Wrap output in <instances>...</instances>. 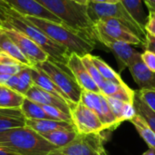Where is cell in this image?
I'll return each instance as SVG.
<instances>
[{"label":"cell","mask_w":155,"mask_h":155,"mask_svg":"<svg viewBox=\"0 0 155 155\" xmlns=\"http://www.w3.org/2000/svg\"><path fill=\"white\" fill-rule=\"evenodd\" d=\"M33 25L47 35L54 42L66 48L70 54L79 56L89 54L95 48L96 43L84 34L60 23L51 22L32 16H24Z\"/></svg>","instance_id":"obj_1"},{"label":"cell","mask_w":155,"mask_h":155,"mask_svg":"<svg viewBox=\"0 0 155 155\" xmlns=\"http://www.w3.org/2000/svg\"><path fill=\"white\" fill-rule=\"evenodd\" d=\"M0 148L17 155H47L56 149L27 126L0 133Z\"/></svg>","instance_id":"obj_2"},{"label":"cell","mask_w":155,"mask_h":155,"mask_svg":"<svg viewBox=\"0 0 155 155\" xmlns=\"http://www.w3.org/2000/svg\"><path fill=\"white\" fill-rule=\"evenodd\" d=\"M5 13L6 15V21L2 27L14 28L25 34L48 54L49 59L59 64H67L71 54L66 48L54 42L47 35L33 25L23 15L16 13L15 11L7 8L5 9Z\"/></svg>","instance_id":"obj_3"},{"label":"cell","mask_w":155,"mask_h":155,"mask_svg":"<svg viewBox=\"0 0 155 155\" xmlns=\"http://www.w3.org/2000/svg\"><path fill=\"white\" fill-rule=\"evenodd\" d=\"M52 14L56 15L64 25L84 34L97 43L94 23L87 15L86 5L73 0H35Z\"/></svg>","instance_id":"obj_4"},{"label":"cell","mask_w":155,"mask_h":155,"mask_svg":"<svg viewBox=\"0 0 155 155\" xmlns=\"http://www.w3.org/2000/svg\"><path fill=\"white\" fill-rule=\"evenodd\" d=\"M34 66L45 72L53 80V82L66 96L72 107L80 102L83 89L78 84L66 64L47 59L46 61L36 64Z\"/></svg>","instance_id":"obj_5"},{"label":"cell","mask_w":155,"mask_h":155,"mask_svg":"<svg viewBox=\"0 0 155 155\" xmlns=\"http://www.w3.org/2000/svg\"><path fill=\"white\" fill-rule=\"evenodd\" d=\"M87 15L93 23L104 18H114L122 22L134 34L144 41L146 35L145 29L141 26L124 6L119 2L116 4H101L89 1L86 5Z\"/></svg>","instance_id":"obj_6"},{"label":"cell","mask_w":155,"mask_h":155,"mask_svg":"<svg viewBox=\"0 0 155 155\" xmlns=\"http://www.w3.org/2000/svg\"><path fill=\"white\" fill-rule=\"evenodd\" d=\"M104 143L102 133L77 134L70 143L53 150L47 155H106Z\"/></svg>","instance_id":"obj_7"},{"label":"cell","mask_w":155,"mask_h":155,"mask_svg":"<svg viewBox=\"0 0 155 155\" xmlns=\"http://www.w3.org/2000/svg\"><path fill=\"white\" fill-rule=\"evenodd\" d=\"M94 33L105 35L116 41L126 43L130 45L143 47V40L128 29L122 22L114 18H104L94 23Z\"/></svg>","instance_id":"obj_8"},{"label":"cell","mask_w":155,"mask_h":155,"mask_svg":"<svg viewBox=\"0 0 155 155\" xmlns=\"http://www.w3.org/2000/svg\"><path fill=\"white\" fill-rule=\"evenodd\" d=\"M71 118L78 134H99L105 131L98 115L81 101L71 108Z\"/></svg>","instance_id":"obj_9"},{"label":"cell","mask_w":155,"mask_h":155,"mask_svg":"<svg viewBox=\"0 0 155 155\" xmlns=\"http://www.w3.org/2000/svg\"><path fill=\"white\" fill-rule=\"evenodd\" d=\"M80 101L98 115L105 130H113L120 125L109 106L106 97L101 93L83 90Z\"/></svg>","instance_id":"obj_10"},{"label":"cell","mask_w":155,"mask_h":155,"mask_svg":"<svg viewBox=\"0 0 155 155\" xmlns=\"http://www.w3.org/2000/svg\"><path fill=\"white\" fill-rule=\"evenodd\" d=\"M95 40L97 43L99 42L112 52L117 62L118 72L120 74L124 70L128 68L129 65L135 59L141 56L140 52H138L126 43L114 40L100 34H95Z\"/></svg>","instance_id":"obj_11"},{"label":"cell","mask_w":155,"mask_h":155,"mask_svg":"<svg viewBox=\"0 0 155 155\" xmlns=\"http://www.w3.org/2000/svg\"><path fill=\"white\" fill-rule=\"evenodd\" d=\"M3 28L6 33V35L10 37V39L17 45V47L22 52V54L31 63L32 66L49 59L48 54L25 34L14 28H9V27H3Z\"/></svg>","instance_id":"obj_12"},{"label":"cell","mask_w":155,"mask_h":155,"mask_svg":"<svg viewBox=\"0 0 155 155\" xmlns=\"http://www.w3.org/2000/svg\"><path fill=\"white\" fill-rule=\"evenodd\" d=\"M10 9L23 16H32L63 24L62 21L35 0H3Z\"/></svg>","instance_id":"obj_13"},{"label":"cell","mask_w":155,"mask_h":155,"mask_svg":"<svg viewBox=\"0 0 155 155\" xmlns=\"http://www.w3.org/2000/svg\"><path fill=\"white\" fill-rule=\"evenodd\" d=\"M66 65L70 69L76 82L83 90L94 93H100L98 85L89 74L87 69L83 64L81 56L77 55L76 54H71Z\"/></svg>","instance_id":"obj_14"},{"label":"cell","mask_w":155,"mask_h":155,"mask_svg":"<svg viewBox=\"0 0 155 155\" xmlns=\"http://www.w3.org/2000/svg\"><path fill=\"white\" fill-rule=\"evenodd\" d=\"M139 90H155V72L151 71L142 61L141 56L128 67Z\"/></svg>","instance_id":"obj_15"},{"label":"cell","mask_w":155,"mask_h":155,"mask_svg":"<svg viewBox=\"0 0 155 155\" xmlns=\"http://www.w3.org/2000/svg\"><path fill=\"white\" fill-rule=\"evenodd\" d=\"M25 97L28 99L41 104V105H51L56 108L61 109L65 114L71 115V105L64 100L60 99L48 92L43 90L42 88L38 87L35 84H33L31 88L25 94Z\"/></svg>","instance_id":"obj_16"},{"label":"cell","mask_w":155,"mask_h":155,"mask_svg":"<svg viewBox=\"0 0 155 155\" xmlns=\"http://www.w3.org/2000/svg\"><path fill=\"white\" fill-rule=\"evenodd\" d=\"M99 90L105 97H113L128 103H134L136 94V92L131 89L126 84H121L107 80H104L99 86Z\"/></svg>","instance_id":"obj_17"},{"label":"cell","mask_w":155,"mask_h":155,"mask_svg":"<svg viewBox=\"0 0 155 155\" xmlns=\"http://www.w3.org/2000/svg\"><path fill=\"white\" fill-rule=\"evenodd\" d=\"M25 117L20 108H0V133L25 126Z\"/></svg>","instance_id":"obj_18"},{"label":"cell","mask_w":155,"mask_h":155,"mask_svg":"<svg viewBox=\"0 0 155 155\" xmlns=\"http://www.w3.org/2000/svg\"><path fill=\"white\" fill-rule=\"evenodd\" d=\"M31 75H32V80H33L34 84L48 92L49 94L66 101L70 104L66 96L63 94V92L58 88V86L53 82V80L45 72H43L42 70H40L39 68L35 66H31Z\"/></svg>","instance_id":"obj_19"},{"label":"cell","mask_w":155,"mask_h":155,"mask_svg":"<svg viewBox=\"0 0 155 155\" xmlns=\"http://www.w3.org/2000/svg\"><path fill=\"white\" fill-rule=\"evenodd\" d=\"M25 126L29 127L33 131L39 134L50 133L56 130H73L74 126L72 123L54 121L51 119H38V120H28L25 121ZM75 130V129H74Z\"/></svg>","instance_id":"obj_20"},{"label":"cell","mask_w":155,"mask_h":155,"mask_svg":"<svg viewBox=\"0 0 155 155\" xmlns=\"http://www.w3.org/2000/svg\"><path fill=\"white\" fill-rule=\"evenodd\" d=\"M106 99L114 115L120 124L124 121H131L137 114L134 103L124 102L113 97H106Z\"/></svg>","instance_id":"obj_21"},{"label":"cell","mask_w":155,"mask_h":155,"mask_svg":"<svg viewBox=\"0 0 155 155\" xmlns=\"http://www.w3.org/2000/svg\"><path fill=\"white\" fill-rule=\"evenodd\" d=\"M0 51L7 54L25 66H32L31 63L22 54L17 45L6 35L3 27H0Z\"/></svg>","instance_id":"obj_22"},{"label":"cell","mask_w":155,"mask_h":155,"mask_svg":"<svg viewBox=\"0 0 155 155\" xmlns=\"http://www.w3.org/2000/svg\"><path fill=\"white\" fill-rule=\"evenodd\" d=\"M77 132L73 130H56L50 133L41 134L47 142L54 145L56 148H60L67 145L77 136Z\"/></svg>","instance_id":"obj_23"},{"label":"cell","mask_w":155,"mask_h":155,"mask_svg":"<svg viewBox=\"0 0 155 155\" xmlns=\"http://www.w3.org/2000/svg\"><path fill=\"white\" fill-rule=\"evenodd\" d=\"M24 99V95L0 84V108H20Z\"/></svg>","instance_id":"obj_24"},{"label":"cell","mask_w":155,"mask_h":155,"mask_svg":"<svg viewBox=\"0 0 155 155\" xmlns=\"http://www.w3.org/2000/svg\"><path fill=\"white\" fill-rule=\"evenodd\" d=\"M130 122L134 125L136 131L143 139V141L147 143L149 148L155 150V134L152 128L148 125L146 121L139 114H137Z\"/></svg>","instance_id":"obj_25"},{"label":"cell","mask_w":155,"mask_h":155,"mask_svg":"<svg viewBox=\"0 0 155 155\" xmlns=\"http://www.w3.org/2000/svg\"><path fill=\"white\" fill-rule=\"evenodd\" d=\"M20 109L25 115V119L28 120H38V119H50L45 114L41 104L28 99L25 96V99L20 106Z\"/></svg>","instance_id":"obj_26"},{"label":"cell","mask_w":155,"mask_h":155,"mask_svg":"<svg viewBox=\"0 0 155 155\" xmlns=\"http://www.w3.org/2000/svg\"><path fill=\"white\" fill-rule=\"evenodd\" d=\"M91 59L93 61V63L94 64V65L96 66L97 70L99 71L100 74L103 76V78L104 80H107V81H112V82H114V83H117V84H125L120 74L115 72L108 64H106L102 58H100L99 56H96V55H93L91 54Z\"/></svg>","instance_id":"obj_27"},{"label":"cell","mask_w":155,"mask_h":155,"mask_svg":"<svg viewBox=\"0 0 155 155\" xmlns=\"http://www.w3.org/2000/svg\"><path fill=\"white\" fill-rule=\"evenodd\" d=\"M120 3L135 19V21L144 28L147 15L143 6V0H120Z\"/></svg>","instance_id":"obj_28"},{"label":"cell","mask_w":155,"mask_h":155,"mask_svg":"<svg viewBox=\"0 0 155 155\" xmlns=\"http://www.w3.org/2000/svg\"><path fill=\"white\" fill-rule=\"evenodd\" d=\"M34 84L31 75V66H24L18 73V83L15 91L25 96L28 90Z\"/></svg>","instance_id":"obj_29"},{"label":"cell","mask_w":155,"mask_h":155,"mask_svg":"<svg viewBox=\"0 0 155 155\" xmlns=\"http://www.w3.org/2000/svg\"><path fill=\"white\" fill-rule=\"evenodd\" d=\"M134 104L136 108L137 114H139L148 124L155 134V113L152 111L143 102H142L135 94Z\"/></svg>","instance_id":"obj_30"},{"label":"cell","mask_w":155,"mask_h":155,"mask_svg":"<svg viewBox=\"0 0 155 155\" xmlns=\"http://www.w3.org/2000/svg\"><path fill=\"white\" fill-rule=\"evenodd\" d=\"M82 58V61H83V64H84L85 68L87 69L89 74L91 75V77L93 78V80L95 82V84L98 85V87L104 83V79L103 78V76L100 74L99 71L97 70L96 66L94 65V64L93 63L92 59H91V54H85L84 56L81 57Z\"/></svg>","instance_id":"obj_31"},{"label":"cell","mask_w":155,"mask_h":155,"mask_svg":"<svg viewBox=\"0 0 155 155\" xmlns=\"http://www.w3.org/2000/svg\"><path fill=\"white\" fill-rule=\"evenodd\" d=\"M44 108L45 114L51 120L54 121H60V122H67V123H72V118L71 115L68 114H65L64 111H62L59 108L51 106V105H42Z\"/></svg>","instance_id":"obj_32"},{"label":"cell","mask_w":155,"mask_h":155,"mask_svg":"<svg viewBox=\"0 0 155 155\" xmlns=\"http://www.w3.org/2000/svg\"><path fill=\"white\" fill-rule=\"evenodd\" d=\"M25 65L22 64H0V84L5 85L11 75L18 74Z\"/></svg>","instance_id":"obj_33"},{"label":"cell","mask_w":155,"mask_h":155,"mask_svg":"<svg viewBox=\"0 0 155 155\" xmlns=\"http://www.w3.org/2000/svg\"><path fill=\"white\" fill-rule=\"evenodd\" d=\"M136 96L155 113V90H139Z\"/></svg>","instance_id":"obj_34"},{"label":"cell","mask_w":155,"mask_h":155,"mask_svg":"<svg viewBox=\"0 0 155 155\" xmlns=\"http://www.w3.org/2000/svg\"><path fill=\"white\" fill-rule=\"evenodd\" d=\"M141 58L143 64L153 72H155V54L150 51L144 50L143 53H141Z\"/></svg>","instance_id":"obj_35"},{"label":"cell","mask_w":155,"mask_h":155,"mask_svg":"<svg viewBox=\"0 0 155 155\" xmlns=\"http://www.w3.org/2000/svg\"><path fill=\"white\" fill-rule=\"evenodd\" d=\"M144 29L146 33H149L155 36V13L153 11H149V15H147L146 23L144 25Z\"/></svg>","instance_id":"obj_36"},{"label":"cell","mask_w":155,"mask_h":155,"mask_svg":"<svg viewBox=\"0 0 155 155\" xmlns=\"http://www.w3.org/2000/svg\"><path fill=\"white\" fill-rule=\"evenodd\" d=\"M143 48L146 51H150L152 53L155 54V36L146 33L145 37H144V41L143 44Z\"/></svg>","instance_id":"obj_37"},{"label":"cell","mask_w":155,"mask_h":155,"mask_svg":"<svg viewBox=\"0 0 155 155\" xmlns=\"http://www.w3.org/2000/svg\"><path fill=\"white\" fill-rule=\"evenodd\" d=\"M0 64H11V65H15V64H21L19 62H17L15 59L8 55L7 54L1 52L0 51ZM23 65V64H22Z\"/></svg>","instance_id":"obj_38"},{"label":"cell","mask_w":155,"mask_h":155,"mask_svg":"<svg viewBox=\"0 0 155 155\" xmlns=\"http://www.w3.org/2000/svg\"><path fill=\"white\" fill-rule=\"evenodd\" d=\"M17 83H18V74H14V75H11L10 78L7 80V82L5 83V86L11 88L12 90H15V88L16 87L17 85Z\"/></svg>","instance_id":"obj_39"},{"label":"cell","mask_w":155,"mask_h":155,"mask_svg":"<svg viewBox=\"0 0 155 155\" xmlns=\"http://www.w3.org/2000/svg\"><path fill=\"white\" fill-rule=\"evenodd\" d=\"M5 9L7 8H0V27H2L6 21V15L5 13Z\"/></svg>","instance_id":"obj_40"},{"label":"cell","mask_w":155,"mask_h":155,"mask_svg":"<svg viewBox=\"0 0 155 155\" xmlns=\"http://www.w3.org/2000/svg\"><path fill=\"white\" fill-rule=\"evenodd\" d=\"M143 2H144L145 5L147 6L149 11H153V12L155 13V2H151V1H148V0H144Z\"/></svg>","instance_id":"obj_41"},{"label":"cell","mask_w":155,"mask_h":155,"mask_svg":"<svg viewBox=\"0 0 155 155\" xmlns=\"http://www.w3.org/2000/svg\"><path fill=\"white\" fill-rule=\"evenodd\" d=\"M94 3H101V4H116L119 3L120 0H90Z\"/></svg>","instance_id":"obj_42"},{"label":"cell","mask_w":155,"mask_h":155,"mask_svg":"<svg viewBox=\"0 0 155 155\" xmlns=\"http://www.w3.org/2000/svg\"><path fill=\"white\" fill-rule=\"evenodd\" d=\"M73 1H74V2L77 3V4L83 5H87V4L89 3L90 0H73Z\"/></svg>","instance_id":"obj_43"},{"label":"cell","mask_w":155,"mask_h":155,"mask_svg":"<svg viewBox=\"0 0 155 155\" xmlns=\"http://www.w3.org/2000/svg\"><path fill=\"white\" fill-rule=\"evenodd\" d=\"M0 155H17L15 153H10L8 151H5L4 149H1L0 148Z\"/></svg>","instance_id":"obj_44"},{"label":"cell","mask_w":155,"mask_h":155,"mask_svg":"<svg viewBox=\"0 0 155 155\" xmlns=\"http://www.w3.org/2000/svg\"><path fill=\"white\" fill-rule=\"evenodd\" d=\"M143 155H155V150L152 149V148H149Z\"/></svg>","instance_id":"obj_45"},{"label":"cell","mask_w":155,"mask_h":155,"mask_svg":"<svg viewBox=\"0 0 155 155\" xmlns=\"http://www.w3.org/2000/svg\"><path fill=\"white\" fill-rule=\"evenodd\" d=\"M0 8H9V7L3 0H0Z\"/></svg>","instance_id":"obj_46"},{"label":"cell","mask_w":155,"mask_h":155,"mask_svg":"<svg viewBox=\"0 0 155 155\" xmlns=\"http://www.w3.org/2000/svg\"><path fill=\"white\" fill-rule=\"evenodd\" d=\"M143 1H144V0H143ZM148 1H151V2H155V0H148Z\"/></svg>","instance_id":"obj_47"}]
</instances>
